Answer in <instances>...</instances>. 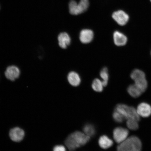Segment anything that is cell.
Masks as SVG:
<instances>
[{
	"mask_svg": "<svg viewBox=\"0 0 151 151\" xmlns=\"http://www.w3.org/2000/svg\"><path fill=\"white\" fill-rule=\"evenodd\" d=\"M89 6L88 0H80L78 3L74 0H71L69 4V12L73 15L82 14L87 10Z\"/></svg>",
	"mask_w": 151,
	"mask_h": 151,
	"instance_id": "obj_4",
	"label": "cell"
},
{
	"mask_svg": "<svg viewBox=\"0 0 151 151\" xmlns=\"http://www.w3.org/2000/svg\"><path fill=\"white\" fill-rule=\"evenodd\" d=\"M24 130L19 127H16L11 129L9 133L11 140L15 142H19L22 140L24 137Z\"/></svg>",
	"mask_w": 151,
	"mask_h": 151,
	"instance_id": "obj_9",
	"label": "cell"
},
{
	"mask_svg": "<svg viewBox=\"0 0 151 151\" xmlns=\"http://www.w3.org/2000/svg\"><path fill=\"white\" fill-rule=\"evenodd\" d=\"M53 151H67L65 147L62 145H56L55 146Z\"/></svg>",
	"mask_w": 151,
	"mask_h": 151,
	"instance_id": "obj_22",
	"label": "cell"
},
{
	"mask_svg": "<svg viewBox=\"0 0 151 151\" xmlns=\"http://www.w3.org/2000/svg\"><path fill=\"white\" fill-rule=\"evenodd\" d=\"M114 110L121 113L126 119L134 120L138 122L140 120V116L138 114L137 109L133 106H128L124 104H118Z\"/></svg>",
	"mask_w": 151,
	"mask_h": 151,
	"instance_id": "obj_3",
	"label": "cell"
},
{
	"mask_svg": "<svg viewBox=\"0 0 151 151\" xmlns=\"http://www.w3.org/2000/svg\"><path fill=\"white\" fill-rule=\"evenodd\" d=\"M127 91L129 95L134 98H137L143 93L142 91L135 84L131 85L127 88Z\"/></svg>",
	"mask_w": 151,
	"mask_h": 151,
	"instance_id": "obj_16",
	"label": "cell"
},
{
	"mask_svg": "<svg viewBox=\"0 0 151 151\" xmlns=\"http://www.w3.org/2000/svg\"><path fill=\"white\" fill-rule=\"evenodd\" d=\"M138 122L133 119L127 120L126 122V125L127 127L132 131H136L139 129V124Z\"/></svg>",
	"mask_w": 151,
	"mask_h": 151,
	"instance_id": "obj_20",
	"label": "cell"
},
{
	"mask_svg": "<svg viewBox=\"0 0 151 151\" xmlns=\"http://www.w3.org/2000/svg\"><path fill=\"white\" fill-rule=\"evenodd\" d=\"M99 146L103 149L110 148L113 144V141L106 135H103L100 137L99 140Z\"/></svg>",
	"mask_w": 151,
	"mask_h": 151,
	"instance_id": "obj_15",
	"label": "cell"
},
{
	"mask_svg": "<svg viewBox=\"0 0 151 151\" xmlns=\"http://www.w3.org/2000/svg\"><path fill=\"white\" fill-rule=\"evenodd\" d=\"M90 137L80 131H76L70 134L65 141L66 146L70 151L84 146L90 140Z\"/></svg>",
	"mask_w": 151,
	"mask_h": 151,
	"instance_id": "obj_1",
	"label": "cell"
},
{
	"mask_svg": "<svg viewBox=\"0 0 151 151\" xmlns=\"http://www.w3.org/2000/svg\"><path fill=\"white\" fill-rule=\"evenodd\" d=\"M129 132L127 129L122 127H116L113 131V137L117 143H121L127 139Z\"/></svg>",
	"mask_w": 151,
	"mask_h": 151,
	"instance_id": "obj_6",
	"label": "cell"
},
{
	"mask_svg": "<svg viewBox=\"0 0 151 151\" xmlns=\"http://www.w3.org/2000/svg\"><path fill=\"white\" fill-rule=\"evenodd\" d=\"M112 18L120 26L127 24L129 20L128 15L122 10H118L113 13Z\"/></svg>",
	"mask_w": 151,
	"mask_h": 151,
	"instance_id": "obj_8",
	"label": "cell"
},
{
	"mask_svg": "<svg viewBox=\"0 0 151 151\" xmlns=\"http://www.w3.org/2000/svg\"><path fill=\"white\" fill-rule=\"evenodd\" d=\"M84 133L89 137H93L96 135V129L93 124L88 123L85 124L83 128Z\"/></svg>",
	"mask_w": 151,
	"mask_h": 151,
	"instance_id": "obj_17",
	"label": "cell"
},
{
	"mask_svg": "<svg viewBox=\"0 0 151 151\" xmlns=\"http://www.w3.org/2000/svg\"><path fill=\"white\" fill-rule=\"evenodd\" d=\"M113 37L115 44L117 46H124L127 42V37L120 32L115 31L113 33Z\"/></svg>",
	"mask_w": 151,
	"mask_h": 151,
	"instance_id": "obj_13",
	"label": "cell"
},
{
	"mask_svg": "<svg viewBox=\"0 0 151 151\" xmlns=\"http://www.w3.org/2000/svg\"><path fill=\"white\" fill-rule=\"evenodd\" d=\"M4 74L7 79L11 81H14L19 77L20 71L17 66L10 65L6 68Z\"/></svg>",
	"mask_w": 151,
	"mask_h": 151,
	"instance_id": "obj_7",
	"label": "cell"
},
{
	"mask_svg": "<svg viewBox=\"0 0 151 151\" xmlns=\"http://www.w3.org/2000/svg\"><path fill=\"white\" fill-rule=\"evenodd\" d=\"M150 1L151 2V0H150Z\"/></svg>",
	"mask_w": 151,
	"mask_h": 151,
	"instance_id": "obj_23",
	"label": "cell"
},
{
	"mask_svg": "<svg viewBox=\"0 0 151 151\" xmlns=\"http://www.w3.org/2000/svg\"><path fill=\"white\" fill-rule=\"evenodd\" d=\"M131 78L134 81L135 84L143 92L146 91L148 87V83L146 78V75L143 71L139 69H135L132 72Z\"/></svg>",
	"mask_w": 151,
	"mask_h": 151,
	"instance_id": "obj_5",
	"label": "cell"
},
{
	"mask_svg": "<svg viewBox=\"0 0 151 151\" xmlns=\"http://www.w3.org/2000/svg\"><path fill=\"white\" fill-rule=\"evenodd\" d=\"M68 80L70 84L73 86H77L81 83V79L80 76L75 72L69 73L68 76Z\"/></svg>",
	"mask_w": 151,
	"mask_h": 151,
	"instance_id": "obj_14",
	"label": "cell"
},
{
	"mask_svg": "<svg viewBox=\"0 0 151 151\" xmlns=\"http://www.w3.org/2000/svg\"><path fill=\"white\" fill-rule=\"evenodd\" d=\"M93 37V32L89 29H83L81 31L80 33V40L81 42L84 44L91 42Z\"/></svg>",
	"mask_w": 151,
	"mask_h": 151,
	"instance_id": "obj_11",
	"label": "cell"
},
{
	"mask_svg": "<svg viewBox=\"0 0 151 151\" xmlns=\"http://www.w3.org/2000/svg\"><path fill=\"white\" fill-rule=\"evenodd\" d=\"M58 45L61 48L66 49L71 42V39L68 34L65 32L60 33L58 37Z\"/></svg>",
	"mask_w": 151,
	"mask_h": 151,
	"instance_id": "obj_12",
	"label": "cell"
},
{
	"mask_svg": "<svg viewBox=\"0 0 151 151\" xmlns=\"http://www.w3.org/2000/svg\"><path fill=\"white\" fill-rule=\"evenodd\" d=\"M100 76L102 79L103 84L104 87L106 86L108 84L109 75L108 69L106 67L104 68L100 72Z\"/></svg>",
	"mask_w": 151,
	"mask_h": 151,
	"instance_id": "obj_19",
	"label": "cell"
},
{
	"mask_svg": "<svg viewBox=\"0 0 151 151\" xmlns=\"http://www.w3.org/2000/svg\"><path fill=\"white\" fill-rule=\"evenodd\" d=\"M142 149L140 139L134 135L128 137L117 147V151H141Z\"/></svg>",
	"mask_w": 151,
	"mask_h": 151,
	"instance_id": "obj_2",
	"label": "cell"
},
{
	"mask_svg": "<svg viewBox=\"0 0 151 151\" xmlns=\"http://www.w3.org/2000/svg\"><path fill=\"white\" fill-rule=\"evenodd\" d=\"M137 110L139 116L143 118H148L151 115V106L146 103L139 104L138 105Z\"/></svg>",
	"mask_w": 151,
	"mask_h": 151,
	"instance_id": "obj_10",
	"label": "cell"
},
{
	"mask_svg": "<svg viewBox=\"0 0 151 151\" xmlns=\"http://www.w3.org/2000/svg\"><path fill=\"white\" fill-rule=\"evenodd\" d=\"M112 116L113 119L118 123H122L126 119L121 113L115 110L113 113Z\"/></svg>",
	"mask_w": 151,
	"mask_h": 151,
	"instance_id": "obj_21",
	"label": "cell"
},
{
	"mask_svg": "<svg viewBox=\"0 0 151 151\" xmlns=\"http://www.w3.org/2000/svg\"><path fill=\"white\" fill-rule=\"evenodd\" d=\"M92 87L93 89L97 92H101L103 90L104 86L102 81L99 79L96 78L94 79L92 82Z\"/></svg>",
	"mask_w": 151,
	"mask_h": 151,
	"instance_id": "obj_18",
	"label": "cell"
}]
</instances>
